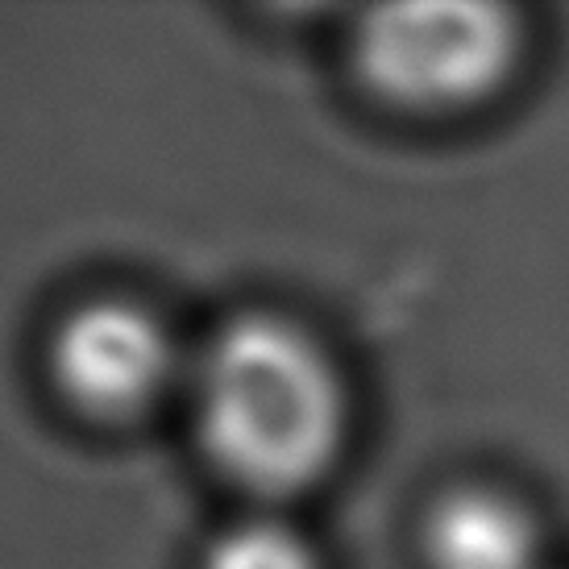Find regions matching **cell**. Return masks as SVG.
I'll use <instances>...</instances> for the list:
<instances>
[{
    "mask_svg": "<svg viewBox=\"0 0 569 569\" xmlns=\"http://www.w3.org/2000/svg\"><path fill=\"white\" fill-rule=\"evenodd\" d=\"M204 569H317V557L300 532L274 520H250L217 537Z\"/></svg>",
    "mask_w": 569,
    "mask_h": 569,
    "instance_id": "cell-5",
    "label": "cell"
},
{
    "mask_svg": "<svg viewBox=\"0 0 569 569\" xmlns=\"http://www.w3.org/2000/svg\"><path fill=\"white\" fill-rule=\"evenodd\" d=\"M428 561L432 569H537L540 532L516 499L461 490L428 520Z\"/></svg>",
    "mask_w": 569,
    "mask_h": 569,
    "instance_id": "cell-4",
    "label": "cell"
},
{
    "mask_svg": "<svg viewBox=\"0 0 569 569\" xmlns=\"http://www.w3.org/2000/svg\"><path fill=\"white\" fill-rule=\"evenodd\" d=\"M346 428L337 370L303 329L250 317L217 332L200 366V432L224 475L300 490L325 475Z\"/></svg>",
    "mask_w": 569,
    "mask_h": 569,
    "instance_id": "cell-1",
    "label": "cell"
},
{
    "mask_svg": "<svg viewBox=\"0 0 569 569\" xmlns=\"http://www.w3.org/2000/svg\"><path fill=\"white\" fill-rule=\"evenodd\" d=\"M50 366L59 387L83 411L129 416L162 391L171 375V341L138 303H88L54 332Z\"/></svg>",
    "mask_w": 569,
    "mask_h": 569,
    "instance_id": "cell-3",
    "label": "cell"
},
{
    "mask_svg": "<svg viewBox=\"0 0 569 569\" xmlns=\"http://www.w3.org/2000/svg\"><path fill=\"white\" fill-rule=\"evenodd\" d=\"M520 26L511 9L425 0L375 9L358 30V67L379 96L408 109H458L511 76Z\"/></svg>",
    "mask_w": 569,
    "mask_h": 569,
    "instance_id": "cell-2",
    "label": "cell"
}]
</instances>
